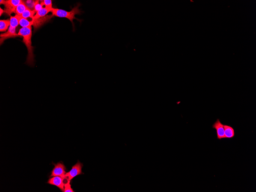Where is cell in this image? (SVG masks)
<instances>
[{
    "instance_id": "4",
    "label": "cell",
    "mask_w": 256,
    "mask_h": 192,
    "mask_svg": "<svg viewBox=\"0 0 256 192\" xmlns=\"http://www.w3.org/2000/svg\"><path fill=\"white\" fill-rule=\"evenodd\" d=\"M22 1L21 0H7L6 1L4 8V12L6 13L8 16L13 13H16V7Z\"/></svg>"
},
{
    "instance_id": "2",
    "label": "cell",
    "mask_w": 256,
    "mask_h": 192,
    "mask_svg": "<svg viewBox=\"0 0 256 192\" xmlns=\"http://www.w3.org/2000/svg\"><path fill=\"white\" fill-rule=\"evenodd\" d=\"M79 4H78L77 5L73 7L72 10L70 11H66L65 10L61 9H59L57 8L52 9V10L50 12L52 13V16H57V17L60 18H65L68 19L71 22L73 28H75V24L74 23L73 20L74 19H76L79 21H80V20L77 19L75 17V16L76 15L80 14L82 12L81 11V10L79 9V7H80Z\"/></svg>"
},
{
    "instance_id": "17",
    "label": "cell",
    "mask_w": 256,
    "mask_h": 192,
    "mask_svg": "<svg viewBox=\"0 0 256 192\" xmlns=\"http://www.w3.org/2000/svg\"><path fill=\"white\" fill-rule=\"evenodd\" d=\"M70 181H69L66 182L64 186V192H75L71 188V186L70 184Z\"/></svg>"
},
{
    "instance_id": "6",
    "label": "cell",
    "mask_w": 256,
    "mask_h": 192,
    "mask_svg": "<svg viewBox=\"0 0 256 192\" xmlns=\"http://www.w3.org/2000/svg\"><path fill=\"white\" fill-rule=\"evenodd\" d=\"M19 37L20 36L16 33V28H12L9 26L8 31L5 33L1 34L0 35L1 45H2L4 41L7 39L14 38Z\"/></svg>"
},
{
    "instance_id": "20",
    "label": "cell",
    "mask_w": 256,
    "mask_h": 192,
    "mask_svg": "<svg viewBox=\"0 0 256 192\" xmlns=\"http://www.w3.org/2000/svg\"><path fill=\"white\" fill-rule=\"evenodd\" d=\"M5 13V12H4V10H3L1 7V8H0V16H1L3 13Z\"/></svg>"
},
{
    "instance_id": "18",
    "label": "cell",
    "mask_w": 256,
    "mask_h": 192,
    "mask_svg": "<svg viewBox=\"0 0 256 192\" xmlns=\"http://www.w3.org/2000/svg\"><path fill=\"white\" fill-rule=\"evenodd\" d=\"M43 8V6L40 3H39V1H35V4L34 5V10L36 12V13L37 12L39 11V10H40Z\"/></svg>"
},
{
    "instance_id": "19",
    "label": "cell",
    "mask_w": 256,
    "mask_h": 192,
    "mask_svg": "<svg viewBox=\"0 0 256 192\" xmlns=\"http://www.w3.org/2000/svg\"><path fill=\"white\" fill-rule=\"evenodd\" d=\"M5 2L6 1H4V0H1V1H0V4H1V5L3 4V5H4L5 4Z\"/></svg>"
},
{
    "instance_id": "14",
    "label": "cell",
    "mask_w": 256,
    "mask_h": 192,
    "mask_svg": "<svg viewBox=\"0 0 256 192\" xmlns=\"http://www.w3.org/2000/svg\"><path fill=\"white\" fill-rule=\"evenodd\" d=\"M28 9V7L26 4L24 2V1H22V2L16 7V14L20 16Z\"/></svg>"
},
{
    "instance_id": "15",
    "label": "cell",
    "mask_w": 256,
    "mask_h": 192,
    "mask_svg": "<svg viewBox=\"0 0 256 192\" xmlns=\"http://www.w3.org/2000/svg\"><path fill=\"white\" fill-rule=\"evenodd\" d=\"M36 13V12L34 10H31L28 9L24 13L21 15L20 16L24 18L27 19L31 18L32 19Z\"/></svg>"
},
{
    "instance_id": "12",
    "label": "cell",
    "mask_w": 256,
    "mask_h": 192,
    "mask_svg": "<svg viewBox=\"0 0 256 192\" xmlns=\"http://www.w3.org/2000/svg\"><path fill=\"white\" fill-rule=\"evenodd\" d=\"M20 16L16 14L15 16H11L10 19V25L11 27L16 28L19 25Z\"/></svg>"
},
{
    "instance_id": "5",
    "label": "cell",
    "mask_w": 256,
    "mask_h": 192,
    "mask_svg": "<svg viewBox=\"0 0 256 192\" xmlns=\"http://www.w3.org/2000/svg\"><path fill=\"white\" fill-rule=\"evenodd\" d=\"M55 167L53 170L51 176H59L65 178L66 168L64 165L61 163H59L57 164H54Z\"/></svg>"
},
{
    "instance_id": "13",
    "label": "cell",
    "mask_w": 256,
    "mask_h": 192,
    "mask_svg": "<svg viewBox=\"0 0 256 192\" xmlns=\"http://www.w3.org/2000/svg\"><path fill=\"white\" fill-rule=\"evenodd\" d=\"M10 25V19L0 20V31L5 32L8 29Z\"/></svg>"
},
{
    "instance_id": "16",
    "label": "cell",
    "mask_w": 256,
    "mask_h": 192,
    "mask_svg": "<svg viewBox=\"0 0 256 192\" xmlns=\"http://www.w3.org/2000/svg\"><path fill=\"white\" fill-rule=\"evenodd\" d=\"M41 4L43 7L45 5L46 8L51 9L53 8L52 1L51 0H44V1H41Z\"/></svg>"
},
{
    "instance_id": "11",
    "label": "cell",
    "mask_w": 256,
    "mask_h": 192,
    "mask_svg": "<svg viewBox=\"0 0 256 192\" xmlns=\"http://www.w3.org/2000/svg\"><path fill=\"white\" fill-rule=\"evenodd\" d=\"M34 21L32 20L30 21L28 19L24 18L22 16H20L19 20V25L22 27V28L29 27L34 25Z\"/></svg>"
},
{
    "instance_id": "3",
    "label": "cell",
    "mask_w": 256,
    "mask_h": 192,
    "mask_svg": "<svg viewBox=\"0 0 256 192\" xmlns=\"http://www.w3.org/2000/svg\"><path fill=\"white\" fill-rule=\"evenodd\" d=\"M82 163L78 161L76 164L72 167L70 172H66L65 178L68 181H71L75 176L83 174L82 172Z\"/></svg>"
},
{
    "instance_id": "10",
    "label": "cell",
    "mask_w": 256,
    "mask_h": 192,
    "mask_svg": "<svg viewBox=\"0 0 256 192\" xmlns=\"http://www.w3.org/2000/svg\"><path fill=\"white\" fill-rule=\"evenodd\" d=\"M52 9L46 8L45 7H43L41 9L36 13V14L32 18L33 20H36V19L44 17L49 12H51Z\"/></svg>"
},
{
    "instance_id": "8",
    "label": "cell",
    "mask_w": 256,
    "mask_h": 192,
    "mask_svg": "<svg viewBox=\"0 0 256 192\" xmlns=\"http://www.w3.org/2000/svg\"><path fill=\"white\" fill-rule=\"evenodd\" d=\"M212 128L216 130L217 139H225L224 125L218 118L212 126Z\"/></svg>"
},
{
    "instance_id": "1",
    "label": "cell",
    "mask_w": 256,
    "mask_h": 192,
    "mask_svg": "<svg viewBox=\"0 0 256 192\" xmlns=\"http://www.w3.org/2000/svg\"><path fill=\"white\" fill-rule=\"evenodd\" d=\"M18 34L20 36L23 37V42L26 45L28 50L26 63L30 66L34 65L35 60L34 54V48L31 46V36H32V28H22L20 29Z\"/></svg>"
},
{
    "instance_id": "7",
    "label": "cell",
    "mask_w": 256,
    "mask_h": 192,
    "mask_svg": "<svg viewBox=\"0 0 256 192\" xmlns=\"http://www.w3.org/2000/svg\"><path fill=\"white\" fill-rule=\"evenodd\" d=\"M66 183L65 178H62L59 176H55L49 179L48 183L57 186L62 191L64 192V186Z\"/></svg>"
},
{
    "instance_id": "9",
    "label": "cell",
    "mask_w": 256,
    "mask_h": 192,
    "mask_svg": "<svg viewBox=\"0 0 256 192\" xmlns=\"http://www.w3.org/2000/svg\"><path fill=\"white\" fill-rule=\"evenodd\" d=\"M225 139H232L235 136V130L230 126L224 125Z\"/></svg>"
}]
</instances>
